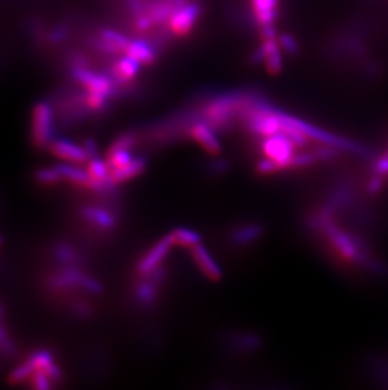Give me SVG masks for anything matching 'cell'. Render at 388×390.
Returning <instances> with one entry per match:
<instances>
[{
    "mask_svg": "<svg viewBox=\"0 0 388 390\" xmlns=\"http://www.w3.org/2000/svg\"><path fill=\"white\" fill-rule=\"evenodd\" d=\"M32 139L37 148H48L55 139V115L51 104L40 102L34 107Z\"/></svg>",
    "mask_w": 388,
    "mask_h": 390,
    "instance_id": "obj_1",
    "label": "cell"
},
{
    "mask_svg": "<svg viewBox=\"0 0 388 390\" xmlns=\"http://www.w3.org/2000/svg\"><path fill=\"white\" fill-rule=\"evenodd\" d=\"M202 14V6L196 1H187L178 6L169 17L167 26L169 32L175 37H186L196 27Z\"/></svg>",
    "mask_w": 388,
    "mask_h": 390,
    "instance_id": "obj_2",
    "label": "cell"
},
{
    "mask_svg": "<svg viewBox=\"0 0 388 390\" xmlns=\"http://www.w3.org/2000/svg\"><path fill=\"white\" fill-rule=\"evenodd\" d=\"M52 156L61 159L63 163L81 164L84 166L87 161L94 157L90 149L86 147V144H76L74 141L63 139V138H55L50 147L47 148Z\"/></svg>",
    "mask_w": 388,
    "mask_h": 390,
    "instance_id": "obj_3",
    "label": "cell"
},
{
    "mask_svg": "<svg viewBox=\"0 0 388 390\" xmlns=\"http://www.w3.org/2000/svg\"><path fill=\"white\" fill-rule=\"evenodd\" d=\"M260 51L262 55V63H265L267 72L270 75L280 74L284 63H282V47L279 45L277 37L262 40V43L260 45Z\"/></svg>",
    "mask_w": 388,
    "mask_h": 390,
    "instance_id": "obj_4",
    "label": "cell"
},
{
    "mask_svg": "<svg viewBox=\"0 0 388 390\" xmlns=\"http://www.w3.org/2000/svg\"><path fill=\"white\" fill-rule=\"evenodd\" d=\"M130 40L124 34L118 33L113 29H104L99 34V38L95 42L97 50L109 53V55H116L123 53L124 55L126 47L129 45Z\"/></svg>",
    "mask_w": 388,
    "mask_h": 390,
    "instance_id": "obj_5",
    "label": "cell"
},
{
    "mask_svg": "<svg viewBox=\"0 0 388 390\" xmlns=\"http://www.w3.org/2000/svg\"><path fill=\"white\" fill-rule=\"evenodd\" d=\"M189 136L193 138L194 141H197L198 144L206 149L207 152L211 154H216L221 151V144L216 133H214V128H211V125L207 124L206 121L203 123H196L194 125H192L189 128Z\"/></svg>",
    "mask_w": 388,
    "mask_h": 390,
    "instance_id": "obj_6",
    "label": "cell"
},
{
    "mask_svg": "<svg viewBox=\"0 0 388 390\" xmlns=\"http://www.w3.org/2000/svg\"><path fill=\"white\" fill-rule=\"evenodd\" d=\"M125 56L135 60L141 66H152L157 61V50L145 40H130L124 52Z\"/></svg>",
    "mask_w": 388,
    "mask_h": 390,
    "instance_id": "obj_7",
    "label": "cell"
},
{
    "mask_svg": "<svg viewBox=\"0 0 388 390\" xmlns=\"http://www.w3.org/2000/svg\"><path fill=\"white\" fill-rule=\"evenodd\" d=\"M140 67V63H136L135 60L124 55V57L115 61L111 67L113 81L120 85L129 84L130 81H133L138 76Z\"/></svg>",
    "mask_w": 388,
    "mask_h": 390,
    "instance_id": "obj_8",
    "label": "cell"
},
{
    "mask_svg": "<svg viewBox=\"0 0 388 390\" xmlns=\"http://www.w3.org/2000/svg\"><path fill=\"white\" fill-rule=\"evenodd\" d=\"M79 216L82 220L90 224L91 227H99V229H110L113 227V217L111 214L104 207L99 206H84L79 210Z\"/></svg>",
    "mask_w": 388,
    "mask_h": 390,
    "instance_id": "obj_9",
    "label": "cell"
},
{
    "mask_svg": "<svg viewBox=\"0 0 388 390\" xmlns=\"http://www.w3.org/2000/svg\"><path fill=\"white\" fill-rule=\"evenodd\" d=\"M253 17L259 27L271 26L277 17L279 0H251Z\"/></svg>",
    "mask_w": 388,
    "mask_h": 390,
    "instance_id": "obj_10",
    "label": "cell"
},
{
    "mask_svg": "<svg viewBox=\"0 0 388 390\" xmlns=\"http://www.w3.org/2000/svg\"><path fill=\"white\" fill-rule=\"evenodd\" d=\"M35 180L40 182V185L52 186V185H57V183L63 181V175L60 166H53V167H45V168L37 170Z\"/></svg>",
    "mask_w": 388,
    "mask_h": 390,
    "instance_id": "obj_11",
    "label": "cell"
},
{
    "mask_svg": "<svg viewBox=\"0 0 388 390\" xmlns=\"http://www.w3.org/2000/svg\"><path fill=\"white\" fill-rule=\"evenodd\" d=\"M277 40H279V45L282 47V51L290 53V55H294V53H296V51H298V42L294 38L293 36H290V34H280L277 37Z\"/></svg>",
    "mask_w": 388,
    "mask_h": 390,
    "instance_id": "obj_12",
    "label": "cell"
},
{
    "mask_svg": "<svg viewBox=\"0 0 388 390\" xmlns=\"http://www.w3.org/2000/svg\"><path fill=\"white\" fill-rule=\"evenodd\" d=\"M1 317H3V310H1V307H0V321H1Z\"/></svg>",
    "mask_w": 388,
    "mask_h": 390,
    "instance_id": "obj_13",
    "label": "cell"
},
{
    "mask_svg": "<svg viewBox=\"0 0 388 390\" xmlns=\"http://www.w3.org/2000/svg\"><path fill=\"white\" fill-rule=\"evenodd\" d=\"M0 244H1V239H0Z\"/></svg>",
    "mask_w": 388,
    "mask_h": 390,
    "instance_id": "obj_14",
    "label": "cell"
}]
</instances>
